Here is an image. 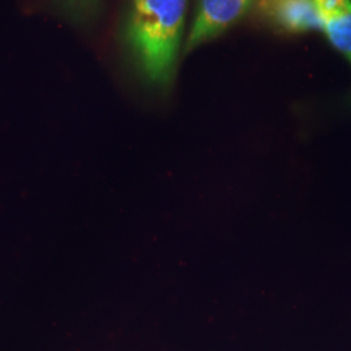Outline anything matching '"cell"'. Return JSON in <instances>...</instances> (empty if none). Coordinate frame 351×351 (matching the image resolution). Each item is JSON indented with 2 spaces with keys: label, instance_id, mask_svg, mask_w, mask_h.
I'll list each match as a JSON object with an SVG mask.
<instances>
[{
  "label": "cell",
  "instance_id": "1",
  "mask_svg": "<svg viewBox=\"0 0 351 351\" xmlns=\"http://www.w3.org/2000/svg\"><path fill=\"white\" fill-rule=\"evenodd\" d=\"M188 0H136L125 40L147 82L168 88L173 81Z\"/></svg>",
  "mask_w": 351,
  "mask_h": 351
},
{
  "label": "cell",
  "instance_id": "2",
  "mask_svg": "<svg viewBox=\"0 0 351 351\" xmlns=\"http://www.w3.org/2000/svg\"><path fill=\"white\" fill-rule=\"evenodd\" d=\"M255 0H198L185 51L220 37L254 8Z\"/></svg>",
  "mask_w": 351,
  "mask_h": 351
},
{
  "label": "cell",
  "instance_id": "3",
  "mask_svg": "<svg viewBox=\"0 0 351 351\" xmlns=\"http://www.w3.org/2000/svg\"><path fill=\"white\" fill-rule=\"evenodd\" d=\"M259 19L272 30L289 36L324 30L315 0H255Z\"/></svg>",
  "mask_w": 351,
  "mask_h": 351
},
{
  "label": "cell",
  "instance_id": "4",
  "mask_svg": "<svg viewBox=\"0 0 351 351\" xmlns=\"http://www.w3.org/2000/svg\"><path fill=\"white\" fill-rule=\"evenodd\" d=\"M323 33L351 65V13L326 21Z\"/></svg>",
  "mask_w": 351,
  "mask_h": 351
},
{
  "label": "cell",
  "instance_id": "5",
  "mask_svg": "<svg viewBox=\"0 0 351 351\" xmlns=\"http://www.w3.org/2000/svg\"><path fill=\"white\" fill-rule=\"evenodd\" d=\"M315 4L324 21L351 13V0H315Z\"/></svg>",
  "mask_w": 351,
  "mask_h": 351
},
{
  "label": "cell",
  "instance_id": "6",
  "mask_svg": "<svg viewBox=\"0 0 351 351\" xmlns=\"http://www.w3.org/2000/svg\"><path fill=\"white\" fill-rule=\"evenodd\" d=\"M133 1H136V0H133Z\"/></svg>",
  "mask_w": 351,
  "mask_h": 351
}]
</instances>
